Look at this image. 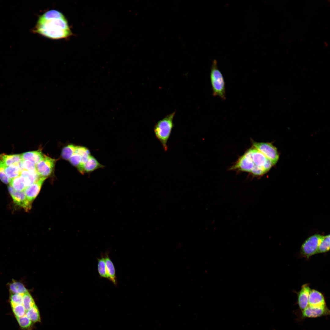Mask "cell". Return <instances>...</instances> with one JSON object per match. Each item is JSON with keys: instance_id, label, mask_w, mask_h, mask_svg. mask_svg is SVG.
Wrapping results in <instances>:
<instances>
[{"instance_id": "6da1fadb", "label": "cell", "mask_w": 330, "mask_h": 330, "mask_svg": "<svg viewBox=\"0 0 330 330\" xmlns=\"http://www.w3.org/2000/svg\"><path fill=\"white\" fill-rule=\"evenodd\" d=\"M32 31L52 39H66L72 35L65 16L55 10L48 11L40 16Z\"/></svg>"}, {"instance_id": "7a4b0ae2", "label": "cell", "mask_w": 330, "mask_h": 330, "mask_svg": "<svg viewBox=\"0 0 330 330\" xmlns=\"http://www.w3.org/2000/svg\"><path fill=\"white\" fill-rule=\"evenodd\" d=\"M174 112L167 115L162 119L159 121L155 125L154 130L155 135L161 144L164 150L168 149L167 141L171 134L174 127L173 119L175 115Z\"/></svg>"}, {"instance_id": "3957f363", "label": "cell", "mask_w": 330, "mask_h": 330, "mask_svg": "<svg viewBox=\"0 0 330 330\" xmlns=\"http://www.w3.org/2000/svg\"><path fill=\"white\" fill-rule=\"evenodd\" d=\"M210 78L213 96H218L222 100H225V82L223 75L218 68L217 61L216 60L212 61Z\"/></svg>"}, {"instance_id": "277c9868", "label": "cell", "mask_w": 330, "mask_h": 330, "mask_svg": "<svg viewBox=\"0 0 330 330\" xmlns=\"http://www.w3.org/2000/svg\"><path fill=\"white\" fill-rule=\"evenodd\" d=\"M323 236L316 234L308 237L302 245L300 252L304 257L307 258L317 254L318 248Z\"/></svg>"}, {"instance_id": "5b68a950", "label": "cell", "mask_w": 330, "mask_h": 330, "mask_svg": "<svg viewBox=\"0 0 330 330\" xmlns=\"http://www.w3.org/2000/svg\"><path fill=\"white\" fill-rule=\"evenodd\" d=\"M252 147L255 148L267 158L270 160L274 164L277 162L279 154L276 148L268 142H259L252 141Z\"/></svg>"}, {"instance_id": "8992f818", "label": "cell", "mask_w": 330, "mask_h": 330, "mask_svg": "<svg viewBox=\"0 0 330 330\" xmlns=\"http://www.w3.org/2000/svg\"><path fill=\"white\" fill-rule=\"evenodd\" d=\"M255 166L252 158L251 148L238 159L229 170H232L241 171L251 173Z\"/></svg>"}, {"instance_id": "52a82bcc", "label": "cell", "mask_w": 330, "mask_h": 330, "mask_svg": "<svg viewBox=\"0 0 330 330\" xmlns=\"http://www.w3.org/2000/svg\"><path fill=\"white\" fill-rule=\"evenodd\" d=\"M56 160L45 156L43 159L35 164L37 173L40 177L46 178L53 171Z\"/></svg>"}, {"instance_id": "ba28073f", "label": "cell", "mask_w": 330, "mask_h": 330, "mask_svg": "<svg viewBox=\"0 0 330 330\" xmlns=\"http://www.w3.org/2000/svg\"><path fill=\"white\" fill-rule=\"evenodd\" d=\"M8 188L13 201L16 204L23 208L27 211L30 210L31 207V202L28 200L24 192L16 191L10 185Z\"/></svg>"}, {"instance_id": "9c48e42d", "label": "cell", "mask_w": 330, "mask_h": 330, "mask_svg": "<svg viewBox=\"0 0 330 330\" xmlns=\"http://www.w3.org/2000/svg\"><path fill=\"white\" fill-rule=\"evenodd\" d=\"M330 311L326 305L320 306H308L302 311L303 317L315 318L329 314Z\"/></svg>"}, {"instance_id": "30bf717a", "label": "cell", "mask_w": 330, "mask_h": 330, "mask_svg": "<svg viewBox=\"0 0 330 330\" xmlns=\"http://www.w3.org/2000/svg\"><path fill=\"white\" fill-rule=\"evenodd\" d=\"M46 178L40 177L33 184L26 188L24 192L28 199L30 202H32L37 196L43 182Z\"/></svg>"}, {"instance_id": "8fae6325", "label": "cell", "mask_w": 330, "mask_h": 330, "mask_svg": "<svg viewBox=\"0 0 330 330\" xmlns=\"http://www.w3.org/2000/svg\"><path fill=\"white\" fill-rule=\"evenodd\" d=\"M311 289L308 284L303 285L298 294V303L302 311L308 305V298Z\"/></svg>"}, {"instance_id": "7c38bea8", "label": "cell", "mask_w": 330, "mask_h": 330, "mask_svg": "<svg viewBox=\"0 0 330 330\" xmlns=\"http://www.w3.org/2000/svg\"><path fill=\"white\" fill-rule=\"evenodd\" d=\"M308 302V306H320L326 305L324 296L321 293L314 289L311 290Z\"/></svg>"}, {"instance_id": "4fadbf2b", "label": "cell", "mask_w": 330, "mask_h": 330, "mask_svg": "<svg viewBox=\"0 0 330 330\" xmlns=\"http://www.w3.org/2000/svg\"><path fill=\"white\" fill-rule=\"evenodd\" d=\"M22 160L19 154L0 155V166L4 167L16 164Z\"/></svg>"}, {"instance_id": "5bb4252c", "label": "cell", "mask_w": 330, "mask_h": 330, "mask_svg": "<svg viewBox=\"0 0 330 330\" xmlns=\"http://www.w3.org/2000/svg\"><path fill=\"white\" fill-rule=\"evenodd\" d=\"M24 160H28L35 164L42 160L45 156L40 150L28 152L21 154Z\"/></svg>"}, {"instance_id": "9a60e30c", "label": "cell", "mask_w": 330, "mask_h": 330, "mask_svg": "<svg viewBox=\"0 0 330 330\" xmlns=\"http://www.w3.org/2000/svg\"><path fill=\"white\" fill-rule=\"evenodd\" d=\"M251 149L252 160L255 166L262 167L264 168V166L268 159L260 151L253 147L252 146L251 148Z\"/></svg>"}, {"instance_id": "2e32d148", "label": "cell", "mask_w": 330, "mask_h": 330, "mask_svg": "<svg viewBox=\"0 0 330 330\" xmlns=\"http://www.w3.org/2000/svg\"><path fill=\"white\" fill-rule=\"evenodd\" d=\"M105 166L100 163L97 160L91 155L84 165V174L90 173L97 169L103 168Z\"/></svg>"}, {"instance_id": "e0dca14e", "label": "cell", "mask_w": 330, "mask_h": 330, "mask_svg": "<svg viewBox=\"0 0 330 330\" xmlns=\"http://www.w3.org/2000/svg\"><path fill=\"white\" fill-rule=\"evenodd\" d=\"M105 257L106 271L110 280L115 285H116V271L114 264L110 258L108 253L105 254Z\"/></svg>"}, {"instance_id": "ac0fdd59", "label": "cell", "mask_w": 330, "mask_h": 330, "mask_svg": "<svg viewBox=\"0 0 330 330\" xmlns=\"http://www.w3.org/2000/svg\"><path fill=\"white\" fill-rule=\"evenodd\" d=\"M20 176L26 187L33 184L40 177L37 173H32L25 170L21 172Z\"/></svg>"}, {"instance_id": "d6986e66", "label": "cell", "mask_w": 330, "mask_h": 330, "mask_svg": "<svg viewBox=\"0 0 330 330\" xmlns=\"http://www.w3.org/2000/svg\"><path fill=\"white\" fill-rule=\"evenodd\" d=\"M9 287L10 293L24 294L28 292L22 283L13 280L9 284Z\"/></svg>"}, {"instance_id": "ffe728a7", "label": "cell", "mask_w": 330, "mask_h": 330, "mask_svg": "<svg viewBox=\"0 0 330 330\" xmlns=\"http://www.w3.org/2000/svg\"><path fill=\"white\" fill-rule=\"evenodd\" d=\"M25 314L33 323L40 322L39 312L35 304L26 312Z\"/></svg>"}, {"instance_id": "44dd1931", "label": "cell", "mask_w": 330, "mask_h": 330, "mask_svg": "<svg viewBox=\"0 0 330 330\" xmlns=\"http://www.w3.org/2000/svg\"><path fill=\"white\" fill-rule=\"evenodd\" d=\"M17 163L6 167L4 168L6 174L11 179L19 176L20 175L21 171L17 165Z\"/></svg>"}, {"instance_id": "7402d4cb", "label": "cell", "mask_w": 330, "mask_h": 330, "mask_svg": "<svg viewBox=\"0 0 330 330\" xmlns=\"http://www.w3.org/2000/svg\"><path fill=\"white\" fill-rule=\"evenodd\" d=\"M9 184L15 190L18 191H23L27 187L20 176L11 179Z\"/></svg>"}, {"instance_id": "603a6c76", "label": "cell", "mask_w": 330, "mask_h": 330, "mask_svg": "<svg viewBox=\"0 0 330 330\" xmlns=\"http://www.w3.org/2000/svg\"><path fill=\"white\" fill-rule=\"evenodd\" d=\"M20 328L23 330H30L32 328L33 322L25 314L21 317H16Z\"/></svg>"}, {"instance_id": "cb8c5ba5", "label": "cell", "mask_w": 330, "mask_h": 330, "mask_svg": "<svg viewBox=\"0 0 330 330\" xmlns=\"http://www.w3.org/2000/svg\"><path fill=\"white\" fill-rule=\"evenodd\" d=\"M97 268L100 277L107 278L110 280L109 277L106 271L105 259L104 256L102 255L100 258L97 259Z\"/></svg>"}, {"instance_id": "d4e9b609", "label": "cell", "mask_w": 330, "mask_h": 330, "mask_svg": "<svg viewBox=\"0 0 330 330\" xmlns=\"http://www.w3.org/2000/svg\"><path fill=\"white\" fill-rule=\"evenodd\" d=\"M329 249L330 235L323 236L318 248L317 254L326 252L328 251Z\"/></svg>"}, {"instance_id": "484cf974", "label": "cell", "mask_w": 330, "mask_h": 330, "mask_svg": "<svg viewBox=\"0 0 330 330\" xmlns=\"http://www.w3.org/2000/svg\"><path fill=\"white\" fill-rule=\"evenodd\" d=\"M76 146L70 144L63 148L61 152L62 158L65 160H69L74 154Z\"/></svg>"}, {"instance_id": "4316f807", "label": "cell", "mask_w": 330, "mask_h": 330, "mask_svg": "<svg viewBox=\"0 0 330 330\" xmlns=\"http://www.w3.org/2000/svg\"><path fill=\"white\" fill-rule=\"evenodd\" d=\"M35 304L33 298L28 292L23 295V305L26 311L33 307Z\"/></svg>"}, {"instance_id": "83f0119b", "label": "cell", "mask_w": 330, "mask_h": 330, "mask_svg": "<svg viewBox=\"0 0 330 330\" xmlns=\"http://www.w3.org/2000/svg\"><path fill=\"white\" fill-rule=\"evenodd\" d=\"M24 295L10 293L9 301L11 307L17 305H23Z\"/></svg>"}, {"instance_id": "f1b7e54d", "label": "cell", "mask_w": 330, "mask_h": 330, "mask_svg": "<svg viewBox=\"0 0 330 330\" xmlns=\"http://www.w3.org/2000/svg\"><path fill=\"white\" fill-rule=\"evenodd\" d=\"M11 307L16 317H21L25 314L26 311L23 305H17Z\"/></svg>"}, {"instance_id": "f546056e", "label": "cell", "mask_w": 330, "mask_h": 330, "mask_svg": "<svg viewBox=\"0 0 330 330\" xmlns=\"http://www.w3.org/2000/svg\"><path fill=\"white\" fill-rule=\"evenodd\" d=\"M23 167L24 170L32 173H37L35 164L30 161L23 160Z\"/></svg>"}, {"instance_id": "4dcf8cb0", "label": "cell", "mask_w": 330, "mask_h": 330, "mask_svg": "<svg viewBox=\"0 0 330 330\" xmlns=\"http://www.w3.org/2000/svg\"><path fill=\"white\" fill-rule=\"evenodd\" d=\"M74 153H76L81 157L90 154L89 150L85 147L76 146Z\"/></svg>"}, {"instance_id": "1f68e13d", "label": "cell", "mask_w": 330, "mask_h": 330, "mask_svg": "<svg viewBox=\"0 0 330 330\" xmlns=\"http://www.w3.org/2000/svg\"><path fill=\"white\" fill-rule=\"evenodd\" d=\"M81 158L80 156L76 153H74L69 159V160L73 165L77 168L81 163Z\"/></svg>"}, {"instance_id": "d6a6232c", "label": "cell", "mask_w": 330, "mask_h": 330, "mask_svg": "<svg viewBox=\"0 0 330 330\" xmlns=\"http://www.w3.org/2000/svg\"><path fill=\"white\" fill-rule=\"evenodd\" d=\"M4 168L5 167L0 166V179L4 183L7 184L9 183L11 179L6 174Z\"/></svg>"}]
</instances>
